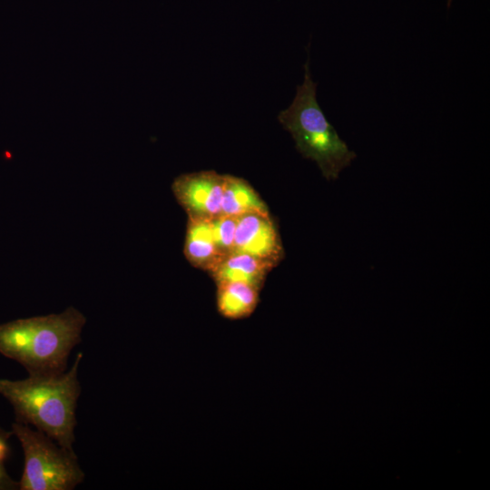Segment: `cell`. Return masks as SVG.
I'll return each mask as SVG.
<instances>
[{
    "label": "cell",
    "mask_w": 490,
    "mask_h": 490,
    "mask_svg": "<svg viewBox=\"0 0 490 490\" xmlns=\"http://www.w3.org/2000/svg\"><path fill=\"white\" fill-rule=\"evenodd\" d=\"M78 353L70 369L57 374L0 379V395L13 407L15 421L33 426L60 446L74 452L76 408L81 394Z\"/></svg>",
    "instance_id": "1"
},
{
    "label": "cell",
    "mask_w": 490,
    "mask_h": 490,
    "mask_svg": "<svg viewBox=\"0 0 490 490\" xmlns=\"http://www.w3.org/2000/svg\"><path fill=\"white\" fill-rule=\"evenodd\" d=\"M85 322L83 313L69 307L59 314L0 324V354L21 364L28 375L64 372Z\"/></svg>",
    "instance_id": "2"
},
{
    "label": "cell",
    "mask_w": 490,
    "mask_h": 490,
    "mask_svg": "<svg viewBox=\"0 0 490 490\" xmlns=\"http://www.w3.org/2000/svg\"><path fill=\"white\" fill-rule=\"evenodd\" d=\"M304 69L303 83L297 86L291 104L279 112L278 120L291 134L298 152L304 158L314 161L327 180H337L357 154L339 137L320 108L309 60Z\"/></svg>",
    "instance_id": "3"
},
{
    "label": "cell",
    "mask_w": 490,
    "mask_h": 490,
    "mask_svg": "<svg viewBox=\"0 0 490 490\" xmlns=\"http://www.w3.org/2000/svg\"><path fill=\"white\" fill-rule=\"evenodd\" d=\"M11 432L24 453L19 490H72L83 482L84 473L74 452L21 422L15 421Z\"/></svg>",
    "instance_id": "4"
},
{
    "label": "cell",
    "mask_w": 490,
    "mask_h": 490,
    "mask_svg": "<svg viewBox=\"0 0 490 490\" xmlns=\"http://www.w3.org/2000/svg\"><path fill=\"white\" fill-rule=\"evenodd\" d=\"M224 181L225 175L201 171L178 176L172 190L189 217L211 220L221 215Z\"/></svg>",
    "instance_id": "5"
},
{
    "label": "cell",
    "mask_w": 490,
    "mask_h": 490,
    "mask_svg": "<svg viewBox=\"0 0 490 490\" xmlns=\"http://www.w3.org/2000/svg\"><path fill=\"white\" fill-rule=\"evenodd\" d=\"M233 252H243L277 264L283 249L270 215L247 213L237 217Z\"/></svg>",
    "instance_id": "6"
},
{
    "label": "cell",
    "mask_w": 490,
    "mask_h": 490,
    "mask_svg": "<svg viewBox=\"0 0 490 490\" xmlns=\"http://www.w3.org/2000/svg\"><path fill=\"white\" fill-rule=\"evenodd\" d=\"M272 261L243 252H231L225 256L210 274L215 283L241 281L260 289L269 271L275 267Z\"/></svg>",
    "instance_id": "7"
},
{
    "label": "cell",
    "mask_w": 490,
    "mask_h": 490,
    "mask_svg": "<svg viewBox=\"0 0 490 490\" xmlns=\"http://www.w3.org/2000/svg\"><path fill=\"white\" fill-rule=\"evenodd\" d=\"M184 254L191 265L209 272L224 258L215 244L210 220L189 217Z\"/></svg>",
    "instance_id": "8"
},
{
    "label": "cell",
    "mask_w": 490,
    "mask_h": 490,
    "mask_svg": "<svg viewBox=\"0 0 490 490\" xmlns=\"http://www.w3.org/2000/svg\"><path fill=\"white\" fill-rule=\"evenodd\" d=\"M217 285V309L230 319L249 317L259 303L260 289L241 281H221Z\"/></svg>",
    "instance_id": "9"
},
{
    "label": "cell",
    "mask_w": 490,
    "mask_h": 490,
    "mask_svg": "<svg viewBox=\"0 0 490 490\" xmlns=\"http://www.w3.org/2000/svg\"><path fill=\"white\" fill-rule=\"evenodd\" d=\"M247 213L270 215L267 205L247 181L225 174L221 215L239 217Z\"/></svg>",
    "instance_id": "10"
},
{
    "label": "cell",
    "mask_w": 490,
    "mask_h": 490,
    "mask_svg": "<svg viewBox=\"0 0 490 490\" xmlns=\"http://www.w3.org/2000/svg\"><path fill=\"white\" fill-rule=\"evenodd\" d=\"M211 227L215 244L225 257L233 252L237 217L220 215L211 219Z\"/></svg>",
    "instance_id": "11"
},
{
    "label": "cell",
    "mask_w": 490,
    "mask_h": 490,
    "mask_svg": "<svg viewBox=\"0 0 490 490\" xmlns=\"http://www.w3.org/2000/svg\"><path fill=\"white\" fill-rule=\"evenodd\" d=\"M11 436V431H6L0 426V490L18 489V483L8 475L5 467V462L10 453L9 438Z\"/></svg>",
    "instance_id": "12"
},
{
    "label": "cell",
    "mask_w": 490,
    "mask_h": 490,
    "mask_svg": "<svg viewBox=\"0 0 490 490\" xmlns=\"http://www.w3.org/2000/svg\"><path fill=\"white\" fill-rule=\"evenodd\" d=\"M452 1L453 0H447V7H450Z\"/></svg>",
    "instance_id": "13"
}]
</instances>
